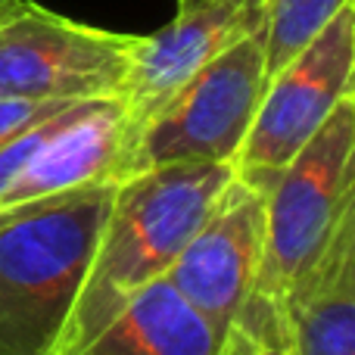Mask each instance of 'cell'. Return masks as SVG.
Segmentation results:
<instances>
[{
  "mask_svg": "<svg viewBox=\"0 0 355 355\" xmlns=\"http://www.w3.org/2000/svg\"><path fill=\"white\" fill-rule=\"evenodd\" d=\"M284 312L296 355H355V206L287 290Z\"/></svg>",
  "mask_w": 355,
  "mask_h": 355,
  "instance_id": "30bf717a",
  "label": "cell"
},
{
  "mask_svg": "<svg viewBox=\"0 0 355 355\" xmlns=\"http://www.w3.org/2000/svg\"><path fill=\"white\" fill-rule=\"evenodd\" d=\"M265 200L268 196L234 175L166 275L218 337L256 284L265 243Z\"/></svg>",
  "mask_w": 355,
  "mask_h": 355,
  "instance_id": "ba28073f",
  "label": "cell"
},
{
  "mask_svg": "<svg viewBox=\"0 0 355 355\" xmlns=\"http://www.w3.org/2000/svg\"><path fill=\"white\" fill-rule=\"evenodd\" d=\"M135 41L31 0H0V97H119Z\"/></svg>",
  "mask_w": 355,
  "mask_h": 355,
  "instance_id": "5b68a950",
  "label": "cell"
},
{
  "mask_svg": "<svg viewBox=\"0 0 355 355\" xmlns=\"http://www.w3.org/2000/svg\"><path fill=\"white\" fill-rule=\"evenodd\" d=\"M78 100H28V97H0V144L28 131L31 125L62 112Z\"/></svg>",
  "mask_w": 355,
  "mask_h": 355,
  "instance_id": "5bb4252c",
  "label": "cell"
},
{
  "mask_svg": "<svg viewBox=\"0 0 355 355\" xmlns=\"http://www.w3.org/2000/svg\"><path fill=\"white\" fill-rule=\"evenodd\" d=\"M116 181L0 212V355H50L91 265Z\"/></svg>",
  "mask_w": 355,
  "mask_h": 355,
  "instance_id": "7a4b0ae2",
  "label": "cell"
},
{
  "mask_svg": "<svg viewBox=\"0 0 355 355\" xmlns=\"http://www.w3.org/2000/svg\"><path fill=\"white\" fill-rule=\"evenodd\" d=\"M265 35H250L202 66L125 141L116 184L178 162H231L265 94Z\"/></svg>",
  "mask_w": 355,
  "mask_h": 355,
  "instance_id": "3957f363",
  "label": "cell"
},
{
  "mask_svg": "<svg viewBox=\"0 0 355 355\" xmlns=\"http://www.w3.org/2000/svg\"><path fill=\"white\" fill-rule=\"evenodd\" d=\"M355 206V94L343 97L290 159L265 200V243L252 287L284 300Z\"/></svg>",
  "mask_w": 355,
  "mask_h": 355,
  "instance_id": "277c9868",
  "label": "cell"
},
{
  "mask_svg": "<svg viewBox=\"0 0 355 355\" xmlns=\"http://www.w3.org/2000/svg\"><path fill=\"white\" fill-rule=\"evenodd\" d=\"M352 0H265V75H277Z\"/></svg>",
  "mask_w": 355,
  "mask_h": 355,
  "instance_id": "7c38bea8",
  "label": "cell"
},
{
  "mask_svg": "<svg viewBox=\"0 0 355 355\" xmlns=\"http://www.w3.org/2000/svg\"><path fill=\"white\" fill-rule=\"evenodd\" d=\"M218 334L162 277L131 296L87 343L66 355H215Z\"/></svg>",
  "mask_w": 355,
  "mask_h": 355,
  "instance_id": "8fae6325",
  "label": "cell"
},
{
  "mask_svg": "<svg viewBox=\"0 0 355 355\" xmlns=\"http://www.w3.org/2000/svg\"><path fill=\"white\" fill-rule=\"evenodd\" d=\"M231 178V162H178L119 181L91 265L50 355L78 349L131 296L162 281Z\"/></svg>",
  "mask_w": 355,
  "mask_h": 355,
  "instance_id": "6da1fadb",
  "label": "cell"
},
{
  "mask_svg": "<svg viewBox=\"0 0 355 355\" xmlns=\"http://www.w3.org/2000/svg\"><path fill=\"white\" fill-rule=\"evenodd\" d=\"M122 144V97H97L72 103L56 119V128L35 150L28 166L0 193V212L78 187H91V184L116 181Z\"/></svg>",
  "mask_w": 355,
  "mask_h": 355,
  "instance_id": "9c48e42d",
  "label": "cell"
},
{
  "mask_svg": "<svg viewBox=\"0 0 355 355\" xmlns=\"http://www.w3.org/2000/svg\"><path fill=\"white\" fill-rule=\"evenodd\" d=\"M265 35V0H178L175 19L156 35H137L119 91L125 141L227 47ZM125 147V144H122Z\"/></svg>",
  "mask_w": 355,
  "mask_h": 355,
  "instance_id": "52a82bcc",
  "label": "cell"
},
{
  "mask_svg": "<svg viewBox=\"0 0 355 355\" xmlns=\"http://www.w3.org/2000/svg\"><path fill=\"white\" fill-rule=\"evenodd\" d=\"M215 355H296L284 300L252 287L218 340Z\"/></svg>",
  "mask_w": 355,
  "mask_h": 355,
  "instance_id": "4fadbf2b",
  "label": "cell"
},
{
  "mask_svg": "<svg viewBox=\"0 0 355 355\" xmlns=\"http://www.w3.org/2000/svg\"><path fill=\"white\" fill-rule=\"evenodd\" d=\"M355 3H346L302 53L271 75L259 100L234 175L268 196L281 172L352 91Z\"/></svg>",
  "mask_w": 355,
  "mask_h": 355,
  "instance_id": "8992f818",
  "label": "cell"
}]
</instances>
